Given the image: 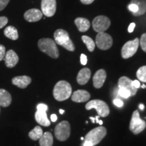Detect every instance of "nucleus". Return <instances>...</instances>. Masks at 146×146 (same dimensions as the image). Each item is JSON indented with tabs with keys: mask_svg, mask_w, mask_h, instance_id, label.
Returning a JSON list of instances; mask_svg holds the SVG:
<instances>
[{
	"mask_svg": "<svg viewBox=\"0 0 146 146\" xmlns=\"http://www.w3.org/2000/svg\"><path fill=\"white\" fill-rule=\"evenodd\" d=\"M64 112V110H62V109L60 110V114H63Z\"/></svg>",
	"mask_w": 146,
	"mask_h": 146,
	"instance_id": "nucleus-44",
	"label": "nucleus"
},
{
	"mask_svg": "<svg viewBox=\"0 0 146 146\" xmlns=\"http://www.w3.org/2000/svg\"><path fill=\"white\" fill-rule=\"evenodd\" d=\"M146 127V123L144 120L141 119L139 116V113L138 110L134 111L133 113L130 123V130L134 133L137 135L142 132Z\"/></svg>",
	"mask_w": 146,
	"mask_h": 146,
	"instance_id": "nucleus-7",
	"label": "nucleus"
},
{
	"mask_svg": "<svg viewBox=\"0 0 146 146\" xmlns=\"http://www.w3.org/2000/svg\"><path fill=\"white\" fill-rule=\"evenodd\" d=\"M38 47L42 52L46 54L50 57L57 59L59 58L60 53L56 42L50 38H43L38 41Z\"/></svg>",
	"mask_w": 146,
	"mask_h": 146,
	"instance_id": "nucleus-2",
	"label": "nucleus"
},
{
	"mask_svg": "<svg viewBox=\"0 0 146 146\" xmlns=\"http://www.w3.org/2000/svg\"><path fill=\"white\" fill-rule=\"evenodd\" d=\"M35 117L36 123H39V125L44 126V127H48L50 125V121L47 118L46 111L37 110L35 115Z\"/></svg>",
	"mask_w": 146,
	"mask_h": 146,
	"instance_id": "nucleus-19",
	"label": "nucleus"
},
{
	"mask_svg": "<svg viewBox=\"0 0 146 146\" xmlns=\"http://www.w3.org/2000/svg\"><path fill=\"white\" fill-rule=\"evenodd\" d=\"M4 35L6 37L12 40H17L18 39V31L14 27L9 26L4 30Z\"/></svg>",
	"mask_w": 146,
	"mask_h": 146,
	"instance_id": "nucleus-24",
	"label": "nucleus"
},
{
	"mask_svg": "<svg viewBox=\"0 0 146 146\" xmlns=\"http://www.w3.org/2000/svg\"><path fill=\"white\" fill-rule=\"evenodd\" d=\"M96 43L102 50H108L112 47L113 40L112 36L106 33H98L96 38Z\"/></svg>",
	"mask_w": 146,
	"mask_h": 146,
	"instance_id": "nucleus-9",
	"label": "nucleus"
},
{
	"mask_svg": "<svg viewBox=\"0 0 146 146\" xmlns=\"http://www.w3.org/2000/svg\"><path fill=\"white\" fill-rule=\"evenodd\" d=\"M12 102V96L8 91L0 89V106L8 107Z\"/></svg>",
	"mask_w": 146,
	"mask_h": 146,
	"instance_id": "nucleus-20",
	"label": "nucleus"
},
{
	"mask_svg": "<svg viewBox=\"0 0 146 146\" xmlns=\"http://www.w3.org/2000/svg\"><path fill=\"white\" fill-rule=\"evenodd\" d=\"M87 62V58L85 54H82L81 55V63L82 65H86Z\"/></svg>",
	"mask_w": 146,
	"mask_h": 146,
	"instance_id": "nucleus-35",
	"label": "nucleus"
},
{
	"mask_svg": "<svg viewBox=\"0 0 146 146\" xmlns=\"http://www.w3.org/2000/svg\"><path fill=\"white\" fill-rule=\"evenodd\" d=\"M10 1V0H0V12L7 6Z\"/></svg>",
	"mask_w": 146,
	"mask_h": 146,
	"instance_id": "nucleus-33",
	"label": "nucleus"
},
{
	"mask_svg": "<svg viewBox=\"0 0 146 146\" xmlns=\"http://www.w3.org/2000/svg\"><path fill=\"white\" fill-rule=\"evenodd\" d=\"M76 26L80 32H86L90 27V23L89 20L85 18H77L74 21Z\"/></svg>",
	"mask_w": 146,
	"mask_h": 146,
	"instance_id": "nucleus-21",
	"label": "nucleus"
},
{
	"mask_svg": "<svg viewBox=\"0 0 146 146\" xmlns=\"http://www.w3.org/2000/svg\"><path fill=\"white\" fill-rule=\"evenodd\" d=\"M139 44L141 45V49L144 52H146V33H143L141 36V39H140Z\"/></svg>",
	"mask_w": 146,
	"mask_h": 146,
	"instance_id": "nucleus-29",
	"label": "nucleus"
},
{
	"mask_svg": "<svg viewBox=\"0 0 146 146\" xmlns=\"http://www.w3.org/2000/svg\"><path fill=\"white\" fill-rule=\"evenodd\" d=\"M83 146H94V145H93V144L91 142L85 141V142H84V144H83Z\"/></svg>",
	"mask_w": 146,
	"mask_h": 146,
	"instance_id": "nucleus-41",
	"label": "nucleus"
},
{
	"mask_svg": "<svg viewBox=\"0 0 146 146\" xmlns=\"http://www.w3.org/2000/svg\"><path fill=\"white\" fill-rule=\"evenodd\" d=\"M91 96L88 91L85 90H77L74 91L72 95V100L76 103H81V102H87L90 99Z\"/></svg>",
	"mask_w": 146,
	"mask_h": 146,
	"instance_id": "nucleus-16",
	"label": "nucleus"
},
{
	"mask_svg": "<svg viewBox=\"0 0 146 146\" xmlns=\"http://www.w3.org/2000/svg\"><path fill=\"white\" fill-rule=\"evenodd\" d=\"M110 21L107 16H98L93 21L92 25L94 31L98 33L104 32L110 26Z\"/></svg>",
	"mask_w": 146,
	"mask_h": 146,
	"instance_id": "nucleus-10",
	"label": "nucleus"
},
{
	"mask_svg": "<svg viewBox=\"0 0 146 146\" xmlns=\"http://www.w3.org/2000/svg\"><path fill=\"white\" fill-rule=\"evenodd\" d=\"M8 19L5 16H1L0 17V29H2L3 27L8 24Z\"/></svg>",
	"mask_w": 146,
	"mask_h": 146,
	"instance_id": "nucleus-30",
	"label": "nucleus"
},
{
	"mask_svg": "<svg viewBox=\"0 0 146 146\" xmlns=\"http://www.w3.org/2000/svg\"><path fill=\"white\" fill-rule=\"evenodd\" d=\"M135 27V24L133 23H131L129 28H128V31H129V33H133V31H134Z\"/></svg>",
	"mask_w": 146,
	"mask_h": 146,
	"instance_id": "nucleus-37",
	"label": "nucleus"
},
{
	"mask_svg": "<svg viewBox=\"0 0 146 146\" xmlns=\"http://www.w3.org/2000/svg\"><path fill=\"white\" fill-rule=\"evenodd\" d=\"M98 118H99V116H96V118H96V122H97V123H98V122H99V120H98Z\"/></svg>",
	"mask_w": 146,
	"mask_h": 146,
	"instance_id": "nucleus-46",
	"label": "nucleus"
},
{
	"mask_svg": "<svg viewBox=\"0 0 146 146\" xmlns=\"http://www.w3.org/2000/svg\"><path fill=\"white\" fill-rule=\"evenodd\" d=\"M114 104L118 108L122 107L123 106V102L119 99H116L114 100Z\"/></svg>",
	"mask_w": 146,
	"mask_h": 146,
	"instance_id": "nucleus-36",
	"label": "nucleus"
},
{
	"mask_svg": "<svg viewBox=\"0 0 146 146\" xmlns=\"http://www.w3.org/2000/svg\"><path fill=\"white\" fill-rule=\"evenodd\" d=\"M118 94H119V96H121L122 98H129L131 96L130 91L124 88H119V90H118Z\"/></svg>",
	"mask_w": 146,
	"mask_h": 146,
	"instance_id": "nucleus-28",
	"label": "nucleus"
},
{
	"mask_svg": "<svg viewBox=\"0 0 146 146\" xmlns=\"http://www.w3.org/2000/svg\"><path fill=\"white\" fill-rule=\"evenodd\" d=\"M54 36L56 43L61 45L70 52H74L75 50V46L73 44L72 40L70 39L66 31L64 29H58L55 31Z\"/></svg>",
	"mask_w": 146,
	"mask_h": 146,
	"instance_id": "nucleus-3",
	"label": "nucleus"
},
{
	"mask_svg": "<svg viewBox=\"0 0 146 146\" xmlns=\"http://www.w3.org/2000/svg\"><path fill=\"white\" fill-rule=\"evenodd\" d=\"M137 77L139 81L146 83V66L140 67L137 71Z\"/></svg>",
	"mask_w": 146,
	"mask_h": 146,
	"instance_id": "nucleus-27",
	"label": "nucleus"
},
{
	"mask_svg": "<svg viewBox=\"0 0 146 146\" xmlns=\"http://www.w3.org/2000/svg\"><path fill=\"white\" fill-rule=\"evenodd\" d=\"M43 13L41 10L38 9L33 8L27 10L24 14V17L27 21L30 23H35V22L39 21L43 17Z\"/></svg>",
	"mask_w": 146,
	"mask_h": 146,
	"instance_id": "nucleus-13",
	"label": "nucleus"
},
{
	"mask_svg": "<svg viewBox=\"0 0 146 146\" xmlns=\"http://www.w3.org/2000/svg\"><path fill=\"white\" fill-rule=\"evenodd\" d=\"M139 108L141 110H143L144 109V105L143 104H140L139 105Z\"/></svg>",
	"mask_w": 146,
	"mask_h": 146,
	"instance_id": "nucleus-42",
	"label": "nucleus"
},
{
	"mask_svg": "<svg viewBox=\"0 0 146 146\" xmlns=\"http://www.w3.org/2000/svg\"><path fill=\"white\" fill-rule=\"evenodd\" d=\"M118 87L119 88H124L130 91L131 96L136 94L137 89L133 85V81L127 76H122L118 80Z\"/></svg>",
	"mask_w": 146,
	"mask_h": 146,
	"instance_id": "nucleus-12",
	"label": "nucleus"
},
{
	"mask_svg": "<svg viewBox=\"0 0 146 146\" xmlns=\"http://www.w3.org/2000/svg\"><path fill=\"white\" fill-rule=\"evenodd\" d=\"M90 119L91 120V121L93 122V123H95V122H96V118H93V117H90Z\"/></svg>",
	"mask_w": 146,
	"mask_h": 146,
	"instance_id": "nucleus-43",
	"label": "nucleus"
},
{
	"mask_svg": "<svg viewBox=\"0 0 146 146\" xmlns=\"http://www.w3.org/2000/svg\"><path fill=\"white\" fill-rule=\"evenodd\" d=\"M98 123H99L100 125H102V124H103V121H102V120H100L99 122H98Z\"/></svg>",
	"mask_w": 146,
	"mask_h": 146,
	"instance_id": "nucleus-45",
	"label": "nucleus"
},
{
	"mask_svg": "<svg viewBox=\"0 0 146 146\" xmlns=\"http://www.w3.org/2000/svg\"><path fill=\"white\" fill-rule=\"evenodd\" d=\"M91 70L88 68H84L81 69L78 73L77 77H76V81L79 85H83L87 83L91 77Z\"/></svg>",
	"mask_w": 146,
	"mask_h": 146,
	"instance_id": "nucleus-18",
	"label": "nucleus"
},
{
	"mask_svg": "<svg viewBox=\"0 0 146 146\" xmlns=\"http://www.w3.org/2000/svg\"><path fill=\"white\" fill-rule=\"evenodd\" d=\"M80 1H81V2L82 3H83V4L89 5L94 2L95 0H80Z\"/></svg>",
	"mask_w": 146,
	"mask_h": 146,
	"instance_id": "nucleus-39",
	"label": "nucleus"
},
{
	"mask_svg": "<svg viewBox=\"0 0 146 146\" xmlns=\"http://www.w3.org/2000/svg\"><path fill=\"white\" fill-rule=\"evenodd\" d=\"M106 79V72L104 69L98 70L95 73L93 78V83L94 86L96 89H100L103 86Z\"/></svg>",
	"mask_w": 146,
	"mask_h": 146,
	"instance_id": "nucleus-15",
	"label": "nucleus"
},
{
	"mask_svg": "<svg viewBox=\"0 0 146 146\" xmlns=\"http://www.w3.org/2000/svg\"><path fill=\"white\" fill-rule=\"evenodd\" d=\"M31 78L28 76H18L14 77L12 80V83L13 85L21 89H25L27 86L31 83Z\"/></svg>",
	"mask_w": 146,
	"mask_h": 146,
	"instance_id": "nucleus-17",
	"label": "nucleus"
},
{
	"mask_svg": "<svg viewBox=\"0 0 146 146\" xmlns=\"http://www.w3.org/2000/svg\"><path fill=\"white\" fill-rule=\"evenodd\" d=\"M81 39L82 41H83V43L87 45V49H88L89 52H94V50H95V46H96L94 40L91 39V37L86 35L82 36Z\"/></svg>",
	"mask_w": 146,
	"mask_h": 146,
	"instance_id": "nucleus-26",
	"label": "nucleus"
},
{
	"mask_svg": "<svg viewBox=\"0 0 146 146\" xmlns=\"http://www.w3.org/2000/svg\"><path fill=\"white\" fill-rule=\"evenodd\" d=\"M131 3H135L138 6V11L133 15L138 16L143 15L146 12V0H132Z\"/></svg>",
	"mask_w": 146,
	"mask_h": 146,
	"instance_id": "nucleus-23",
	"label": "nucleus"
},
{
	"mask_svg": "<svg viewBox=\"0 0 146 146\" xmlns=\"http://www.w3.org/2000/svg\"><path fill=\"white\" fill-rule=\"evenodd\" d=\"M81 140H83V139H84V138H83V137H81Z\"/></svg>",
	"mask_w": 146,
	"mask_h": 146,
	"instance_id": "nucleus-48",
	"label": "nucleus"
},
{
	"mask_svg": "<svg viewBox=\"0 0 146 146\" xmlns=\"http://www.w3.org/2000/svg\"><path fill=\"white\" fill-rule=\"evenodd\" d=\"M53 95L57 101L62 102L68 100L72 95V87L66 81H58L54 86Z\"/></svg>",
	"mask_w": 146,
	"mask_h": 146,
	"instance_id": "nucleus-1",
	"label": "nucleus"
},
{
	"mask_svg": "<svg viewBox=\"0 0 146 146\" xmlns=\"http://www.w3.org/2000/svg\"><path fill=\"white\" fill-rule=\"evenodd\" d=\"M5 64L8 68H14L17 64L19 61V58L18 55L14 50H10L5 53L4 58Z\"/></svg>",
	"mask_w": 146,
	"mask_h": 146,
	"instance_id": "nucleus-14",
	"label": "nucleus"
},
{
	"mask_svg": "<svg viewBox=\"0 0 146 146\" xmlns=\"http://www.w3.org/2000/svg\"><path fill=\"white\" fill-rule=\"evenodd\" d=\"M141 87H142V88H143V89H145V88H146V86H145V85H142V86H141Z\"/></svg>",
	"mask_w": 146,
	"mask_h": 146,
	"instance_id": "nucleus-47",
	"label": "nucleus"
},
{
	"mask_svg": "<svg viewBox=\"0 0 146 146\" xmlns=\"http://www.w3.org/2000/svg\"><path fill=\"white\" fill-rule=\"evenodd\" d=\"M87 110L91 109H96L101 117H106L110 114V108L105 102L100 100H94L89 102L85 106Z\"/></svg>",
	"mask_w": 146,
	"mask_h": 146,
	"instance_id": "nucleus-5",
	"label": "nucleus"
},
{
	"mask_svg": "<svg viewBox=\"0 0 146 146\" xmlns=\"http://www.w3.org/2000/svg\"><path fill=\"white\" fill-rule=\"evenodd\" d=\"M139 45V39L136 38L133 41H129L123 45L121 50V56L123 59H128L137 52Z\"/></svg>",
	"mask_w": 146,
	"mask_h": 146,
	"instance_id": "nucleus-8",
	"label": "nucleus"
},
{
	"mask_svg": "<svg viewBox=\"0 0 146 146\" xmlns=\"http://www.w3.org/2000/svg\"><path fill=\"white\" fill-rule=\"evenodd\" d=\"M133 85L134 87H135L136 89H139L140 87V83L139 81H137V80H135V81H133Z\"/></svg>",
	"mask_w": 146,
	"mask_h": 146,
	"instance_id": "nucleus-38",
	"label": "nucleus"
},
{
	"mask_svg": "<svg viewBox=\"0 0 146 146\" xmlns=\"http://www.w3.org/2000/svg\"><path fill=\"white\" fill-rule=\"evenodd\" d=\"M47 109H48V106L46 104H39L36 106V110H39L47 111Z\"/></svg>",
	"mask_w": 146,
	"mask_h": 146,
	"instance_id": "nucleus-34",
	"label": "nucleus"
},
{
	"mask_svg": "<svg viewBox=\"0 0 146 146\" xmlns=\"http://www.w3.org/2000/svg\"><path fill=\"white\" fill-rule=\"evenodd\" d=\"M43 132L41 128L39 126H36L33 130L29 132V137L31 139L36 141V140H39L41 137V136L43 135Z\"/></svg>",
	"mask_w": 146,
	"mask_h": 146,
	"instance_id": "nucleus-25",
	"label": "nucleus"
},
{
	"mask_svg": "<svg viewBox=\"0 0 146 146\" xmlns=\"http://www.w3.org/2000/svg\"><path fill=\"white\" fill-rule=\"evenodd\" d=\"M129 10L131 11L132 13H135L138 11V6L136 4H135V3H130V4L129 5Z\"/></svg>",
	"mask_w": 146,
	"mask_h": 146,
	"instance_id": "nucleus-32",
	"label": "nucleus"
},
{
	"mask_svg": "<svg viewBox=\"0 0 146 146\" xmlns=\"http://www.w3.org/2000/svg\"><path fill=\"white\" fill-rule=\"evenodd\" d=\"M5 56V47L3 45L0 44V61L4 60Z\"/></svg>",
	"mask_w": 146,
	"mask_h": 146,
	"instance_id": "nucleus-31",
	"label": "nucleus"
},
{
	"mask_svg": "<svg viewBox=\"0 0 146 146\" xmlns=\"http://www.w3.org/2000/svg\"><path fill=\"white\" fill-rule=\"evenodd\" d=\"M41 12L47 17H52L56 12V0H42Z\"/></svg>",
	"mask_w": 146,
	"mask_h": 146,
	"instance_id": "nucleus-11",
	"label": "nucleus"
},
{
	"mask_svg": "<svg viewBox=\"0 0 146 146\" xmlns=\"http://www.w3.org/2000/svg\"><path fill=\"white\" fill-rule=\"evenodd\" d=\"M71 127L68 121H62L56 126L54 134L57 139L60 141H64L68 139L70 135Z\"/></svg>",
	"mask_w": 146,
	"mask_h": 146,
	"instance_id": "nucleus-6",
	"label": "nucleus"
},
{
	"mask_svg": "<svg viewBox=\"0 0 146 146\" xmlns=\"http://www.w3.org/2000/svg\"><path fill=\"white\" fill-rule=\"evenodd\" d=\"M40 146H52L54 143V137L50 132H45L39 139Z\"/></svg>",
	"mask_w": 146,
	"mask_h": 146,
	"instance_id": "nucleus-22",
	"label": "nucleus"
},
{
	"mask_svg": "<svg viewBox=\"0 0 146 146\" xmlns=\"http://www.w3.org/2000/svg\"><path fill=\"white\" fill-rule=\"evenodd\" d=\"M51 120H52V122H56L57 120V116L54 114H52L51 115Z\"/></svg>",
	"mask_w": 146,
	"mask_h": 146,
	"instance_id": "nucleus-40",
	"label": "nucleus"
},
{
	"mask_svg": "<svg viewBox=\"0 0 146 146\" xmlns=\"http://www.w3.org/2000/svg\"><path fill=\"white\" fill-rule=\"evenodd\" d=\"M107 130L104 127H98L89 131L85 137V141H90L93 145L100 143L106 135Z\"/></svg>",
	"mask_w": 146,
	"mask_h": 146,
	"instance_id": "nucleus-4",
	"label": "nucleus"
}]
</instances>
